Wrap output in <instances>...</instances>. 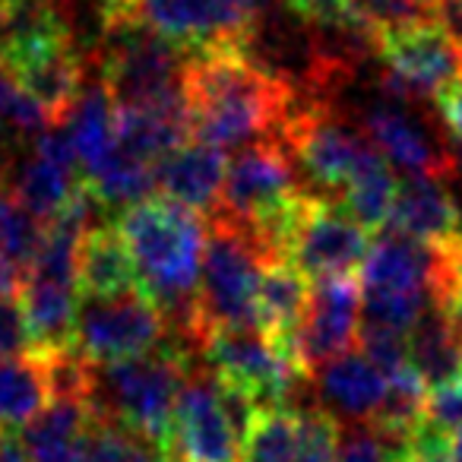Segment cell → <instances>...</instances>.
Here are the masks:
<instances>
[{
    "instance_id": "46",
    "label": "cell",
    "mask_w": 462,
    "mask_h": 462,
    "mask_svg": "<svg viewBox=\"0 0 462 462\" xmlns=\"http://www.w3.org/2000/svg\"><path fill=\"white\" fill-rule=\"evenodd\" d=\"M415 4H421V7L428 10V14H430V7H434V0H415Z\"/></svg>"
},
{
    "instance_id": "25",
    "label": "cell",
    "mask_w": 462,
    "mask_h": 462,
    "mask_svg": "<svg viewBox=\"0 0 462 462\" xmlns=\"http://www.w3.org/2000/svg\"><path fill=\"white\" fill-rule=\"evenodd\" d=\"M7 187L42 225H51L73 203V197L83 187V178H79V171L58 165L32 149V155L14 168V184Z\"/></svg>"
},
{
    "instance_id": "13",
    "label": "cell",
    "mask_w": 462,
    "mask_h": 462,
    "mask_svg": "<svg viewBox=\"0 0 462 462\" xmlns=\"http://www.w3.org/2000/svg\"><path fill=\"white\" fill-rule=\"evenodd\" d=\"M365 130L367 143L390 162V168H399L409 178H456L453 149H447L440 140H434L411 117L409 105L386 102V98L377 96V102L365 111Z\"/></svg>"
},
{
    "instance_id": "34",
    "label": "cell",
    "mask_w": 462,
    "mask_h": 462,
    "mask_svg": "<svg viewBox=\"0 0 462 462\" xmlns=\"http://www.w3.org/2000/svg\"><path fill=\"white\" fill-rule=\"evenodd\" d=\"M352 14L358 16L365 26L374 29V35H383L390 29L399 26H411V23H424L430 20V14L415 4V0H348Z\"/></svg>"
},
{
    "instance_id": "36",
    "label": "cell",
    "mask_w": 462,
    "mask_h": 462,
    "mask_svg": "<svg viewBox=\"0 0 462 462\" xmlns=\"http://www.w3.org/2000/svg\"><path fill=\"white\" fill-rule=\"evenodd\" d=\"M421 424L440 430V434H459L462 430V380L428 393Z\"/></svg>"
},
{
    "instance_id": "42",
    "label": "cell",
    "mask_w": 462,
    "mask_h": 462,
    "mask_svg": "<svg viewBox=\"0 0 462 462\" xmlns=\"http://www.w3.org/2000/svg\"><path fill=\"white\" fill-rule=\"evenodd\" d=\"M0 462H32V456L23 447V437L16 430L0 428Z\"/></svg>"
},
{
    "instance_id": "47",
    "label": "cell",
    "mask_w": 462,
    "mask_h": 462,
    "mask_svg": "<svg viewBox=\"0 0 462 462\" xmlns=\"http://www.w3.org/2000/svg\"><path fill=\"white\" fill-rule=\"evenodd\" d=\"M32 4H58V0H32Z\"/></svg>"
},
{
    "instance_id": "38",
    "label": "cell",
    "mask_w": 462,
    "mask_h": 462,
    "mask_svg": "<svg viewBox=\"0 0 462 462\" xmlns=\"http://www.w3.org/2000/svg\"><path fill=\"white\" fill-rule=\"evenodd\" d=\"M282 4L314 29L339 26L342 20H348V16H352L348 0H282Z\"/></svg>"
},
{
    "instance_id": "40",
    "label": "cell",
    "mask_w": 462,
    "mask_h": 462,
    "mask_svg": "<svg viewBox=\"0 0 462 462\" xmlns=\"http://www.w3.org/2000/svg\"><path fill=\"white\" fill-rule=\"evenodd\" d=\"M430 23L440 26L456 45H462V0H434Z\"/></svg>"
},
{
    "instance_id": "17",
    "label": "cell",
    "mask_w": 462,
    "mask_h": 462,
    "mask_svg": "<svg viewBox=\"0 0 462 462\" xmlns=\"http://www.w3.org/2000/svg\"><path fill=\"white\" fill-rule=\"evenodd\" d=\"M70 23L58 4L7 0L0 4V70L16 73L32 58L67 45Z\"/></svg>"
},
{
    "instance_id": "2",
    "label": "cell",
    "mask_w": 462,
    "mask_h": 462,
    "mask_svg": "<svg viewBox=\"0 0 462 462\" xmlns=\"http://www.w3.org/2000/svg\"><path fill=\"white\" fill-rule=\"evenodd\" d=\"M130 251L136 285L159 308L168 336L199 348L197 298L203 270L206 218L162 197L121 212L115 225Z\"/></svg>"
},
{
    "instance_id": "11",
    "label": "cell",
    "mask_w": 462,
    "mask_h": 462,
    "mask_svg": "<svg viewBox=\"0 0 462 462\" xmlns=\"http://www.w3.org/2000/svg\"><path fill=\"white\" fill-rule=\"evenodd\" d=\"M377 58L383 60V70L415 96V102H434L449 86L462 83V45L430 20L383 32L377 39Z\"/></svg>"
},
{
    "instance_id": "37",
    "label": "cell",
    "mask_w": 462,
    "mask_h": 462,
    "mask_svg": "<svg viewBox=\"0 0 462 462\" xmlns=\"http://www.w3.org/2000/svg\"><path fill=\"white\" fill-rule=\"evenodd\" d=\"M336 462H386V447L374 424H352L342 434V447Z\"/></svg>"
},
{
    "instance_id": "15",
    "label": "cell",
    "mask_w": 462,
    "mask_h": 462,
    "mask_svg": "<svg viewBox=\"0 0 462 462\" xmlns=\"http://www.w3.org/2000/svg\"><path fill=\"white\" fill-rule=\"evenodd\" d=\"M440 276V251L409 241L396 231H380L371 238L361 263V291L383 295H434Z\"/></svg>"
},
{
    "instance_id": "5",
    "label": "cell",
    "mask_w": 462,
    "mask_h": 462,
    "mask_svg": "<svg viewBox=\"0 0 462 462\" xmlns=\"http://www.w3.org/2000/svg\"><path fill=\"white\" fill-rule=\"evenodd\" d=\"M187 54L121 14L105 16L96 67L121 108H152L184 98Z\"/></svg>"
},
{
    "instance_id": "35",
    "label": "cell",
    "mask_w": 462,
    "mask_h": 462,
    "mask_svg": "<svg viewBox=\"0 0 462 462\" xmlns=\"http://www.w3.org/2000/svg\"><path fill=\"white\" fill-rule=\"evenodd\" d=\"M0 358H35L26 310L20 298H0Z\"/></svg>"
},
{
    "instance_id": "44",
    "label": "cell",
    "mask_w": 462,
    "mask_h": 462,
    "mask_svg": "<svg viewBox=\"0 0 462 462\" xmlns=\"http://www.w3.org/2000/svg\"><path fill=\"white\" fill-rule=\"evenodd\" d=\"M102 4H105V16H108V14H115V10H121L127 0H102Z\"/></svg>"
},
{
    "instance_id": "21",
    "label": "cell",
    "mask_w": 462,
    "mask_h": 462,
    "mask_svg": "<svg viewBox=\"0 0 462 462\" xmlns=\"http://www.w3.org/2000/svg\"><path fill=\"white\" fill-rule=\"evenodd\" d=\"M14 79L45 111L48 121L60 124V117L70 111V105L77 102L79 89L86 83V54L73 42H67V45H58L32 58L26 67L14 73Z\"/></svg>"
},
{
    "instance_id": "12",
    "label": "cell",
    "mask_w": 462,
    "mask_h": 462,
    "mask_svg": "<svg viewBox=\"0 0 462 462\" xmlns=\"http://www.w3.org/2000/svg\"><path fill=\"white\" fill-rule=\"evenodd\" d=\"M241 447L245 443L225 415L216 380L206 367H197L174 405L168 456L171 462H241Z\"/></svg>"
},
{
    "instance_id": "29",
    "label": "cell",
    "mask_w": 462,
    "mask_h": 462,
    "mask_svg": "<svg viewBox=\"0 0 462 462\" xmlns=\"http://www.w3.org/2000/svg\"><path fill=\"white\" fill-rule=\"evenodd\" d=\"M298 456V409L276 405L260 409L241 447V462H295Z\"/></svg>"
},
{
    "instance_id": "10",
    "label": "cell",
    "mask_w": 462,
    "mask_h": 462,
    "mask_svg": "<svg viewBox=\"0 0 462 462\" xmlns=\"http://www.w3.org/2000/svg\"><path fill=\"white\" fill-rule=\"evenodd\" d=\"M361 285L352 276L320 279L310 289L304 320L291 339V367L298 377H314L329 361L348 355L358 346Z\"/></svg>"
},
{
    "instance_id": "39",
    "label": "cell",
    "mask_w": 462,
    "mask_h": 462,
    "mask_svg": "<svg viewBox=\"0 0 462 462\" xmlns=\"http://www.w3.org/2000/svg\"><path fill=\"white\" fill-rule=\"evenodd\" d=\"M437 117H440L443 130L449 134L453 143H462V83L449 86L443 96L434 98Z\"/></svg>"
},
{
    "instance_id": "3",
    "label": "cell",
    "mask_w": 462,
    "mask_h": 462,
    "mask_svg": "<svg viewBox=\"0 0 462 462\" xmlns=\"http://www.w3.org/2000/svg\"><path fill=\"white\" fill-rule=\"evenodd\" d=\"M193 348L168 339L155 352L102 365L92 374V411L102 421L168 449L180 386L193 374Z\"/></svg>"
},
{
    "instance_id": "7",
    "label": "cell",
    "mask_w": 462,
    "mask_h": 462,
    "mask_svg": "<svg viewBox=\"0 0 462 462\" xmlns=\"http://www.w3.org/2000/svg\"><path fill=\"white\" fill-rule=\"evenodd\" d=\"M371 231L361 228L336 199L304 193L291 228L282 241L279 260L295 266L304 279L352 276L367 257Z\"/></svg>"
},
{
    "instance_id": "48",
    "label": "cell",
    "mask_w": 462,
    "mask_h": 462,
    "mask_svg": "<svg viewBox=\"0 0 462 462\" xmlns=\"http://www.w3.org/2000/svg\"><path fill=\"white\" fill-rule=\"evenodd\" d=\"M0 4H7V0H0Z\"/></svg>"
},
{
    "instance_id": "23",
    "label": "cell",
    "mask_w": 462,
    "mask_h": 462,
    "mask_svg": "<svg viewBox=\"0 0 462 462\" xmlns=\"http://www.w3.org/2000/svg\"><path fill=\"white\" fill-rule=\"evenodd\" d=\"M96 411L77 399H51L23 428V447L32 462H79V449L89 434Z\"/></svg>"
},
{
    "instance_id": "28",
    "label": "cell",
    "mask_w": 462,
    "mask_h": 462,
    "mask_svg": "<svg viewBox=\"0 0 462 462\" xmlns=\"http://www.w3.org/2000/svg\"><path fill=\"white\" fill-rule=\"evenodd\" d=\"M48 402L51 396L39 358H0V428H26Z\"/></svg>"
},
{
    "instance_id": "30",
    "label": "cell",
    "mask_w": 462,
    "mask_h": 462,
    "mask_svg": "<svg viewBox=\"0 0 462 462\" xmlns=\"http://www.w3.org/2000/svg\"><path fill=\"white\" fill-rule=\"evenodd\" d=\"M45 241V225L0 180V257L26 273Z\"/></svg>"
},
{
    "instance_id": "33",
    "label": "cell",
    "mask_w": 462,
    "mask_h": 462,
    "mask_svg": "<svg viewBox=\"0 0 462 462\" xmlns=\"http://www.w3.org/2000/svg\"><path fill=\"white\" fill-rule=\"evenodd\" d=\"M358 348L383 377H393L409 367V336L377 323H365L358 329Z\"/></svg>"
},
{
    "instance_id": "9",
    "label": "cell",
    "mask_w": 462,
    "mask_h": 462,
    "mask_svg": "<svg viewBox=\"0 0 462 462\" xmlns=\"http://www.w3.org/2000/svg\"><path fill=\"white\" fill-rule=\"evenodd\" d=\"M199 355L212 377L251 396L257 409L289 405L295 383L301 380L257 327L212 329L199 342Z\"/></svg>"
},
{
    "instance_id": "4",
    "label": "cell",
    "mask_w": 462,
    "mask_h": 462,
    "mask_svg": "<svg viewBox=\"0 0 462 462\" xmlns=\"http://www.w3.org/2000/svg\"><path fill=\"white\" fill-rule=\"evenodd\" d=\"M273 260L276 257L245 225L228 222L222 216H212L206 222L197 298L199 342L212 329L257 327V285Z\"/></svg>"
},
{
    "instance_id": "16",
    "label": "cell",
    "mask_w": 462,
    "mask_h": 462,
    "mask_svg": "<svg viewBox=\"0 0 462 462\" xmlns=\"http://www.w3.org/2000/svg\"><path fill=\"white\" fill-rule=\"evenodd\" d=\"M225 168H228V162H225L222 149L206 146L199 140H187L184 146L174 149L155 165V190L168 203L212 218L218 209Z\"/></svg>"
},
{
    "instance_id": "22",
    "label": "cell",
    "mask_w": 462,
    "mask_h": 462,
    "mask_svg": "<svg viewBox=\"0 0 462 462\" xmlns=\"http://www.w3.org/2000/svg\"><path fill=\"white\" fill-rule=\"evenodd\" d=\"M320 399L323 409L336 418H352L365 424L377 415L386 396V377L361 352H348L342 358L320 367Z\"/></svg>"
},
{
    "instance_id": "26",
    "label": "cell",
    "mask_w": 462,
    "mask_h": 462,
    "mask_svg": "<svg viewBox=\"0 0 462 462\" xmlns=\"http://www.w3.org/2000/svg\"><path fill=\"white\" fill-rule=\"evenodd\" d=\"M399 180L393 174L390 162L367 143L365 152L358 155L352 178H348L346 190L339 197V206L367 231L386 228L393 212V199H396Z\"/></svg>"
},
{
    "instance_id": "31",
    "label": "cell",
    "mask_w": 462,
    "mask_h": 462,
    "mask_svg": "<svg viewBox=\"0 0 462 462\" xmlns=\"http://www.w3.org/2000/svg\"><path fill=\"white\" fill-rule=\"evenodd\" d=\"M51 127L48 115L26 96L14 73L0 70V143L7 146L10 140H39Z\"/></svg>"
},
{
    "instance_id": "18",
    "label": "cell",
    "mask_w": 462,
    "mask_h": 462,
    "mask_svg": "<svg viewBox=\"0 0 462 462\" xmlns=\"http://www.w3.org/2000/svg\"><path fill=\"white\" fill-rule=\"evenodd\" d=\"M310 301V285L295 266L273 260L257 285V329L279 348L291 365V339L304 320ZM298 374V371H295Z\"/></svg>"
},
{
    "instance_id": "1",
    "label": "cell",
    "mask_w": 462,
    "mask_h": 462,
    "mask_svg": "<svg viewBox=\"0 0 462 462\" xmlns=\"http://www.w3.org/2000/svg\"><path fill=\"white\" fill-rule=\"evenodd\" d=\"M184 102L190 140L228 152L276 140L298 92L266 77L235 48H218L187 54Z\"/></svg>"
},
{
    "instance_id": "43",
    "label": "cell",
    "mask_w": 462,
    "mask_h": 462,
    "mask_svg": "<svg viewBox=\"0 0 462 462\" xmlns=\"http://www.w3.org/2000/svg\"><path fill=\"white\" fill-rule=\"evenodd\" d=\"M10 168V155H7V146L0 143V178H4V171Z\"/></svg>"
},
{
    "instance_id": "41",
    "label": "cell",
    "mask_w": 462,
    "mask_h": 462,
    "mask_svg": "<svg viewBox=\"0 0 462 462\" xmlns=\"http://www.w3.org/2000/svg\"><path fill=\"white\" fill-rule=\"evenodd\" d=\"M443 254V279L437 285V298L443 295H456L462 298V245L459 247H449V251H440Z\"/></svg>"
},
{
    "instance_id": "27",
    "label": "cell",
    "mask_w": 462,
    "mask_h": 462,
    "mask_svg": "<svg viewBox=\"0 0 462 462\" xmlns=\"http://www.w3.org/2000/svg\"><path fill=\"white\" fill-rule=\"evenodd\" d=\"M83 187L96 197L102 209H130L136 203H146L155 193V165L136 159L115 146L108 159L83 178Z\"/></svg>"
},
{
    "instance_id": "32",
    "label": "cell",
    "mask_w": 462,
    "mask_h": 462,
    "mask_svg": "<svg viewBox=\"0 0 462 462\" xmlns=\"http://www.w3.org/2000/svg\"><path fill=\"white\" fill-rule=\"evenodd\" d=\"M342 424L327 409H298V456L295 462H336Z\"/></svg>"
},
{
    "instance_id": "19",
    "label": "cell",
    "mask_w": 462,
    "mask_h": 462,
    "mask_svg": "<svg viewBox=\"0 0 462 462\" xmlns=\"http://www.w3.org/2000/svg\"><path fill=\"white\" fill-rule=\"evenodd\" d=\"M77 285L79 298H115L140 289L134 260L115 225L98 222L79 238Z\"/></svg>"
},
{
    "instance_id": "8",
    "label": "cell",
    "mask_w": 462,
    "mask_h": 462,
    "mask_svg": "<svg viewBox=\"0 0 462 462\" xmlns=\"http://www.w3.org/2000/svg\"><path fill=\"white\" fill-rule=\"evenodd\" d=\"M171 339L168 323L140 289L115 298H79L73 352L89 365H115L155 352Z\"/></svg>"
},
{
    "instance_id": "45",
    "label": "cell",
    "mask_w": 462,
    "mask_h": 462,
    "mask_svg": "<svg viewBox=\"0 0 462 462\" xmlns=\"http://www.w3.org/2000/svg\"><path fill=\"white\" fill-rule=\"evenodd\" d=\"M453 159H456V171L462 165V143H453Z\"/></svg>"
},
{
    "instance_id": "6",
    "label": "cell",
    "mask_w": 462,
    "mask_h": 462,
    "mask_svg": "<svg viewBox=\"0 0 462 462\" xmlns=\"http://www.w3.org/2000/svg\"><path fill=\"white\" fill-rule=\"evenodd\" d=\"M301 193L289 152L276 140L254 143L225 168L216 216L251 228L273 254Z\"/></svg>"
},
{
    "instance_id": "24",
    "label": "cell",
    "mask_w": 462,
    "mask_h": 462,
    "mask_svg": "<svg viewBox=\"0 0 462 462\" xmlns=\"http://www.w3.org/2000/svg\"><path fill=\"white\" fill-rule=\"evenodd\" d=\"M409 367L428 390L462 380V333L437 304L415 323L409 336Z\"/></svg>"
},
{
    "instance_id": "20",
    "label": "cell",
    "mask_w": 462,
    "mask_h": 462,
    "mask_svg": "<svg viewBox=\"0 0 462 462\" xmlns=\"http://www.w3.org/2000/svg\"><path fill=\"white\" fill-rule=\"evenodd\" d=\"M58 127L64 130L67 143L77 155L79 178L96 171L108 159V152L115 149V98L105 89L102 77L86 79L77 102L60 117Z\"/></svg>"
},
{
    "instance_id": "14",
    "label": "cell",
    "mask_w": 462,
    "mask_h": 462,
    "mask_svg": "<svg viewBox=\"0 0 462 462\" xmlns=\"http://www.w3.org/2000/svg\"><path fill=\"white\" fill-rule=\"evenodd\" d=\"M390 225L396 235L430 251H449L462 245V209L447 180L409 178L393 199Z\"/></svg>"
}]
</instances>
